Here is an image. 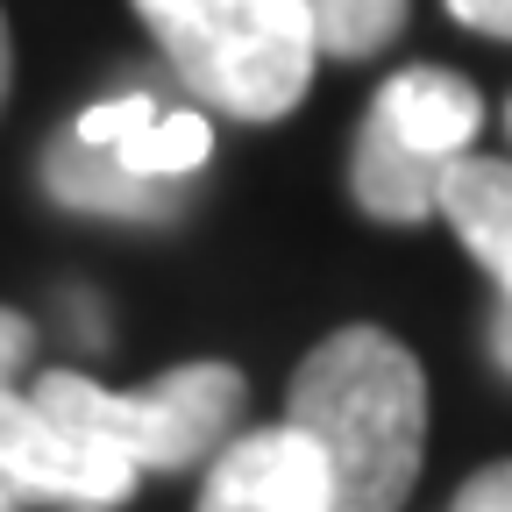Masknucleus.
<instances>
[{
  "label": "nucleus",
  "mask_w": 512,
  "mask_h": 512,
  "mask_svg": "<svg viewBox=\"0 0 512 512\" xmlns=\"http://www.w3.org/2000/svg\"><path fill=\"white\" fill-rule=\"evenodd\" d=\"M285 427L328 463V512H399L427 448V377L384 328H342L299 363Z\"/></svg>",
  "instance_id": "1"
},
{
  "label": "nucleus",
  "mask_w": 512,
  "mask_h": 512,
  "mask_svg": "<svg viewBox=\"0 0 512 512\" xmlns=\"http://www.w3.org/2000/svg\"><path fill=\"white\" fill-rule=\"evenodd\" d=\"M136 15L185 93L235 121L292 114L320 57L299 0H136Z\"/></svg>",
  "instance_id": "2"
},
{
  "label": "nucleus",
  "mask_w": 512,
  "mask_h": 512,
  "mask_svg": "<svg viewBox=\"0 0 512 512\" xmlns=\"http://www.w3.org/2000/svg\"><path fill=\"white\" fill-rule=\"evenodd\" d=\"M249 384L235 363H185L143 392H107V384L79 377V370H50L36 384V406L50 420H64L72 434L114 448L128 470H192L214 448H228L235 420H242Z\"/></svg>",
  "instance_id": "3"
},
{
  "label": "nucleus",
  "mask_w": 512,
  "mask_h": 512,
  "mask_svg": "<svg viewBox=\"0 0 512 512\" xmlns=\"http://www.w3.org/2000/svg\"><path fill=\"white\" fill-rule=\"evenodd\" d=\"M0 484L15 498H79V505H114L128 498L136 470H128L114 448L72 434L64 420H50L36 406V392H0Z\"/></svg>",
  "instance_id": "4"
},
{
  "label": "nucleus",
  "mask_w": 512,
  "mask_h": 512,
  "mask_svg": "<svg viewBox=\"0 0 512 512\" xmlns=\"http://www.w3.org/2000/svg\"><path fill=\"white\" fill-rule=\"evenodd\" d=\"M200 512H328V463L299 427H256L214 456Z\"/></svg>",
  "instance_id": "5"
},
{
  "label": "nucleus",
  "mask_w": 512,
  "mask_h": 512,
  "mask_svg": "<svg viewBox=\"0 0 512 512\" xmlns=\"http://www.w3.org/2000/svg\"><path fill=\"white\" fill-rule=\"evenodd\" d=\"M384 128H392L399 143H413L420 157H463V143L477 136V86L456 79V72H434V64H413L399 72L392 86L377 93L370 107Z\"/></svg>",
  "instance_id": "6"
},
{
  "label": "nucleus",
  "mask_w": 512,
  "mask_h": 512,
  "mask_svg": "<svg viewBox=\"0 0 512 512\" xmlns=\"http://www.w3.org/2000/svg\"><path fill=\"white\" fill-rule=\"evenodd\" d=\"M43 185L64 207H79V214H121V221H171L178 200H185L171 178H143V171H128L114 150H86V143L50 150Z\"/></svg>",
  "instance_id": "7"
},
{
  "label": "nucleus",
  "mask_w": 512,
  "mask_h": 512,
  "mask_svg": "<svg viewBox=\"0 0 512 512\" xmlns=\"http://www.w3.org/2000/svg\"><path fill=\"white\" fill-rule=\"evenodd\" d=\"M456 157H420L413 143H399L392 128H384L377 114L363 121L356 136V200L363 214L392 221V228H413L427 214H441V178Z\"/></svg>",
  "instance_id": "8"
},
{
  "label": "nucleus",
  "mask_w": 512,
  "mask_h": 512,
  "mask_svg": "<svg viewBox=\"0 0 512 512\" xmlns=\"http://www.w3.org/2000/svg\"><path fill=\"white\" fill-rule=\"evenodd\" d=\"M441 221L470 242V256L498 278V292L512 306V164L456 157L441 178Z\"/></svg>",
  "instance_id": "9"
},
{
  "label": "nucleus",
  "mask_w": 512,
  "mask_h": 512,
  "mask_svg": "<svg viewBox=\"0 0 512 512\" xmlns=\"http://www.w3.org/2000/svg\"><path fill=\"white\" fill-rule=\"evenodd\" d=\"M299 15H306L320 57L356 64V57H377L406 29V0H299Z\"/></svg>",
  "instance_id": "10"
},
{
  "label": "nucleus",
  "mask_w": 512,
  "mask_h": 512,
  "mask_svg": "<svg viewBox=\"0 0 512 512\" xmlns=\"http://www.w3.org/2000/svg\"><path fill=\"white\" fill-rule=\"evenodd\" d=\"M207 150H214V128L200 121V114H157L150 128H136L114 157L128 164V171H143V178H192L207 164Z\"/></svg>",
  "instance_id": "11"
},
{
  "label": "nucleus",
  "mask_w": 512,
  "mask_h": 512,
  "mask_svg": "<svg viewBox=\"0 0 512 512\" xmlns=\"http://www.w3.org/2000/svg\"><path fill=\"white\" fill-rule=\"evenodd\" d=\"M157 121V100H143V93H121V100H100V107H86L79 114V128H72V143H86V150H121L136 128H150Z\"/></svg>",
  "instance_id": "12"
},
{
  "label": "nucleus",
  "mask_w": 512,
  "mask_h": 512,
  "mask_svg": "<svg viewBox=\"0 0 512 512\" xmlns=\"http://www.w3.org/2000/svg\"><path fill=\"white\" fill-rule=\"evenodd\" d=\"M456 512H512V463L477 470V477L456 491Z\"/></svg>",
  "instance_id": "13"
},
{
  "label": "nucleus",
  "mask_w": 512,
  "mask_h": 512,
  "mask_svg": "<svg viewBox=\"0 0 512 512\" xmlns=\"http://www.w3.org/2000/svg\"><path fill=\"white\" fill-rule=\"evenodd\" d=\"M448 15L477 36H505L512 43V0H448Z\"/></svg>",
  "instance_id": "14"
},
{
  "label": "nucleus",
  "mask_w": 512,
  "mask_h": 512,
  "mask_svg": "<svg viewBox=\"0 0 512 512\" xmlns=\"http://www.w3.org/2000/svg\"><path fill=\"white\" fill-rule=\"evenodd\" d=\"M29 342H36V328H29L22 313H8V306H0V392H8V384H15V370L29 363Z\"/></svg>",
  "instance_id": "15"
},
{
  "label": "nucleus",
  "mask_w": 512,
  "mask_h": 512,
  "mask_svg": "<svg viewBox=\"0 0 512 512\" xmlns=\"http://www.w3.org/2000/svg\"><path fill=\"white\" fill-rule=\"evenodd\" d=\"M491 356H498V370H512V306H498V320H491Z\"/></svg>",
  "instance_id": "16"
},
{
  "label": "nucleus",
  "mask_w": 512,
  "mask_h": 512,
  "mask_svg": "<svg viewBox=\"0 0 512 512\" xmlns=\"http://www.w3.org/2000/svg\"><path fill=\"white\" fill-rule=\"evenodd\" d=\"M8 72L15 64H8V22H0V100H8Z\"/></svg>",
  "instance_id": "17"
},
{
  "label": "nucleus",
  "mask_w": 512,
  "mask_h": 512,
  "mask_svg": "<svg viewBox=\"0 0 512 512\" xmlns=\"http://www.w3.org/2000/svg\"><path fill=\"white\" fill-rule=\"evenodd\" d=\"M0 512H22V505H15V491H8V484H0Z\"/></svg>",
  "instance_id": "18"
},
{
  "label": "nucleus",
  "mask_w": 512,
  "mask_h": 512,
  "mask_svg": "<svg viewBox=\"0 0 512 512\" xmlns=\"http://www.w3.org/2000/svg\"><path fill=\"white\" fill-rule=\"evenodd\" d=\"M505 128H512V114H505Z\"/></svg>",
  "instance_id": "19"
}]
</instances>
